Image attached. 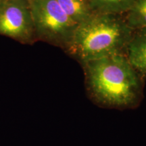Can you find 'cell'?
Returning a JSON list of instances; mask_svg holds the SVG:
<instances>
[{"label":"cell","instance_id":"1","mask_svg":"<svg viewBox=\"0 0 146 146\" xmlns=\"http://www.w3.org/2000/svg\"><path fill=\"white\" fill-rule=\"evenodd\" d=\"M83 64L87 93L95 104L119 110L138 106L143 98V83L127 56L113 54Z\"/></svg>","mask_w":146,"mask_h":146},{"label":"cell","instance_id":"2","mask_svg":"<svg viewBox=\"0 0 146 146\" xmlns=\"http://www.w3.org/2000/svg\"><path fill=\"white\" fill-rule=\"evenodd\" d=\"M133 32L118 15L94 13L78 25L66 50L82 63L123 54Z\"/></svg>","mask_w":146,"mask_h":146},{"label":"cell","instance_id":"3","mask_svg":"<svg viewBox=\"0 0 146 146\" xmlns=\"http://www.w3.org/2000/svg\"><path fill=\"white\" fill-rule=\"evenodd\" d=\"M36 41L66 48L78 25L71 21L56 0H29Z\"/></svg>","mask_w":146,"mask_h":146},{"label":"cell","instance_id":"4","mask_svg":"<svg viewBox=\"0 0 146 146\" xmlns=\"http://www.w3.org/2000/svg\"><path fill=\"white\" fill-rule=\"evenodd\" d=\"M0 35L22 44L36 41L29 0H2L0 3Z\"/></svg>","mask_w":146,"mask_h":146},{"label":"cell","instance_id":"5","mask_svg":"<svg viewBox=\"0 0 146 146\" xmlns=\"http://www.w3.org/2000/svg\"><path fill=\"white\" fill-rule=\"evenodd\" d=\"M126 50L133 68L140 76H146V28L134 31Z\"/></svg>","mask_w":146,"mask_h":146},{"label":"cell","instance_id":"6","mask_svg":"<svg viewBox=\"0 0 146 146\" xmlns=\"http://www.w3.org/2000/svg\"><path fill=\"white\" fill-rule=\"evenodd\" d=\"M60 8L76 25L83 23L94 15L89 0H56Z\"/></svg>","mask_w":146,"mask_h":146},{"label":"cell","instance_id":"7","mask_svg":"<svg viewBox=\"0 0 146 146\" xmlns=\"http://www.w3.org/2000/svg\"><path fill=\"white\" fill-rule=\"evenodd\" d=\"M136 0H89L94 13L118 14L128 12Z\"/></svg>","mask_w":146,"mask_h":146},{"label":"cell","instance_id":"8","mask_svg":"<svg viewBox=\"0 0 146 146\" xmlns=\"http://www.w3.org/2000/svg\"><path fill=\"white\" fill-rule=\"evenodd\" d=\"M127 14L126 23L133 30L146 28V0H136Z\"/></svg>","mask_w":146,"mask_h":146},{"label":"cell","instance_id":"9","mask_svg":"<svg viewBox=\"0 0 146 146\" xmlns=\"http://www.w3.org/2000/svg\"><path fill=\"white\" fill-rule=\"evenodd\" d=\"M1 1H2V0H0V3H1Z\"/></svg>","mask_w":146,"mask_h":146}]
</instances>
